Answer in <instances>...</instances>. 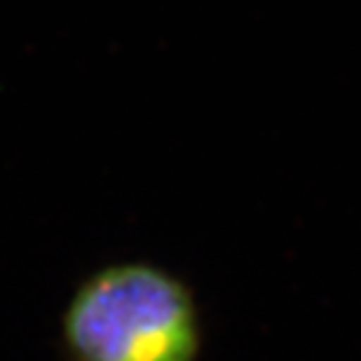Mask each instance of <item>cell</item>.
<instances>
[{"label": "cell", "instance_id": "obj_1", "mask_svg": "<svg viewBox=\"0 0 361 361\" xmlns=\"http://www.w3.org/2000/svg\"><path fill=\"white\" fill-rule=\"evenodd\" d=\"M202 341L190 286L153 263L97 270L61 314L68 361H197Z\"/></svg>", "mask_w": 361, "mask_h": 361}]
</instances>
